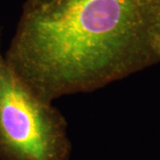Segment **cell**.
<instances>
[{
  "mask_svg": "<svg viewBox=\"0 0 160 160\" xmlns=\"http://www.w3.org/2000/svg\"><path fill=\"white\" fill-rule=\"evenodd\" d=\"M160 0H27L7 62L35 94L90 92L158 59Z\"/></svg>",
  "mask_w": 160,
  "mask_h": 160,
  "instance_id": "1",
  "label": "cell"
},
{
  "mask_svg": "<svg viewBox=\"0 0 160 160\" xmlns=\"http://www.w3.org/2000/svg\"><path fill=\"white\" fill-rule=\"evenodd\" d=\"M68 123L21 79L0 50V160H69Z\"/></svg>",
  "mask_w": 160,
  "mask_h": 160,
  "instance_id": "2",
  "label": "cell"
},
{
  "mask_svg": "<svg viewBox=\"0 0 160 160\" xmlns=\"http://www.w3.org/2000/svg\"><path fill=\"white\" fill-rule=\"evenodd\" d=\"M154 49L158 58L160 59V28L159 29H158V34H157V36H156V38H155Z\"/></svg>",
  "mask_w": 160,
  "mask_h": 160,
  "instance_id": "3",
  "label": "cell"
},
{
  "mask_svg": "<svg viewBox=\"0 0 160 160\" xmlns=\"http://www.w3.org/2000/svg\"><path fill=\"white\" fill-rule=\"evenodd\" d=\"M39 1H46V0H39Z\"/></svg>",
  "mask_w": 160,
  "mask_h": 160,
  "instance_id": "4",
  "label": "cell"
}]
</instances>
